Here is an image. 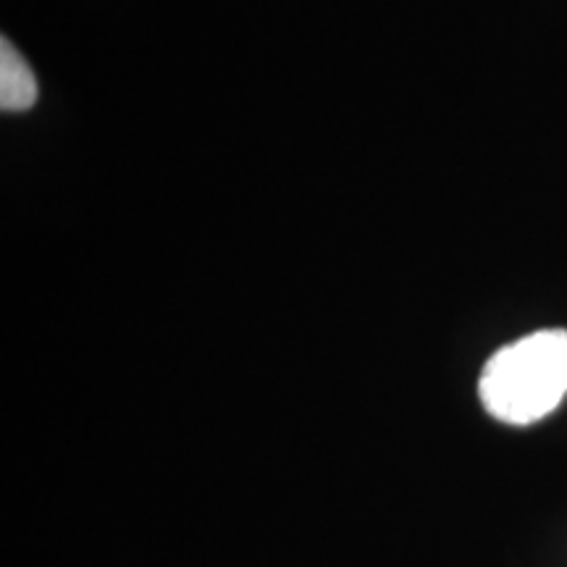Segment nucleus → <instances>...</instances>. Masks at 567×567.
I'll list each match as a JSON object with an SVG mask.
<instances>
[{"instance_id": "obj_2", "label": "nucleus", "mask_w": 567, "mask_h": 567, "mask_svg": "<svg viewBox=\"0 0 567 567\" xmlns=\"http://www.w3.org/2000/svg\"><path fill=\"white\" fill-rule=\"evenodd\" d=\"M38 101V80L30 63L24 61L11 40L0 42V109L6 113H21Z\"/></svg>"}, {"instance_id": "obj_1", "label": "nucleus", "mask_w": 567, "mask_h": 567, "mask_svg": "<svg viewBox=\"0 0 567 567\" xmlns=\"http://www.w3.org/2000/svg\"><path fill=\"white\" fill-rule=\"evenodd\" d=\"M478 394L486 413L509 425L555 413L567 396V331H536L496 350L481 373Z\"/></svg>"}]
</instances>
